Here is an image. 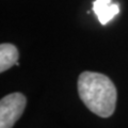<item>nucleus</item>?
Returning <instances> with one entry per match:
<instances>
[{"label":"nucleus","instance_id":"obj_1","mask_svg":"<svg viewBox=\"0 0 128 128\" xmlns=\"http://www.w3.org/2000/svg\"><path fill=\"white\" fill-rule=\"evenodd\" d=\"M79 97L86 107L100 118H110L115 111L118 92L109 77L95 72H83L78 78Z\"/></svg>","mask_w":128,"mask_h":128},{"label":"nucleus","instance_id":"obj_2","mask_svg":"<svg viewBox=\"0 0 128 128\" xmlns=\"http://www.w3.org/2000/svg\"><path fill=\"white\" fill-rule=\"evenodd\" d=\"M26 105V96L19 92L4 96L0 102V128L13 127L20 118Z\"/></svg>","mask_w":128,"mask_h":128},{"label":"nucleus","instance_id":"obj_3","mask_svg":"<svg viewBox=\"0 0 128 128\" xmlns=\"http://www.w3.org/2000/svg\"><path fill=\"white\" fill-rule=\"evenodd\" d=\"M93 11L102 25H107L115 15L118 14L120 8L112 0H95L93 2Z\"/></svg>","mask_w":128,"mask_h":128},{"label":"nucleus","instance_id":"obj_4","mask_svg":"<svg viewBox=\"0 0 128 128\" xmlns=\"http://www.w3.org/2000/svg\"><path fill=\"white\" fill-rule=\"evenodd\" d=\"M19 52L12 44H1L0 45V72L8 70L18 62Z\"/></svg>","mask_w":128,"mask_h":128}]
</instances>
